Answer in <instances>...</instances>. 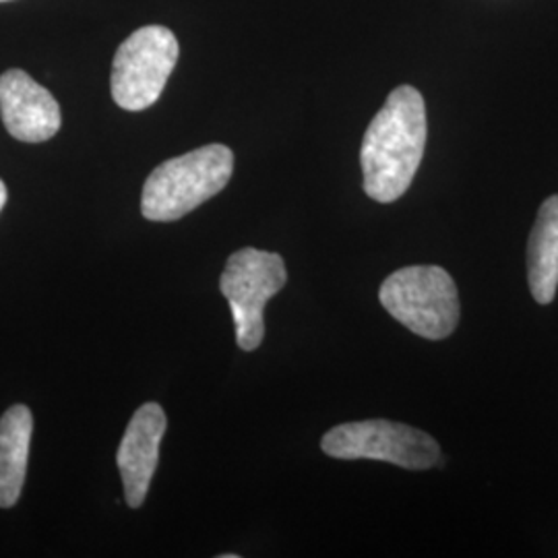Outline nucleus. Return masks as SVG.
<instances>
[{
	"mask_svg": "<svg viewBox=\"0 0 558 558\" xmlns=\"http://www.w3.org/2000/svg\"><path fill=\"white\" fill-rule=\"evenodd\" d=\"M0 114L9 135L23 143L52 140L62 122L59 101L20 69L0 77Z\"/></svg>",
	"mask_w": 558,
	"mask_h": 558,
	"instance_id": "obj_7",
	"label": "nucleus"
},
{
	"mask_svg": "<svg viewBox=\"0 0 558 558\" xmlns=\"http://www.w3.org/2000/svg\"><path fill=\"white\" fill-rule=\"evenodd\" d=\"M34 416L27 405H13L0 418V507L17 505L27 474Z\"/></svg>",
	"mask_w": 558,
	"mask_h": 558,
	"instance_id": "obj_9",
	"label": "nucleus"
},
{
	"mask_svg": "<svg viewBox=\"0 0 558 558\" xmlns=\"http://www.w3.org/2000/svg\"><path fill=\"white\" fill-rule=\"evenodd\" d=\"M168 420L158 403H145L133 414L126 433L120 440V476L124 484V497L131 509H137L147 499L149 484L160 461V442Z\"/></svg>",
	"mask_w": 558,
	"mask_h": 558,
	"instance_id": "obj_8",
	"label": "nucleus"
},
{
	"mask_svg": "<svg viewBox=\"0 0 558 558\" xmlns=\"http://www.w3.org/2000/svg\"><path fill=\"white\" fill-rule=\"evenodd\" d=\"M320 449L333 459H377L403 470H430L440 463V447L428 433L391 420H360L331 428Z\"/></svg>",
	"mask_w": 558,
	"mask_h": 558,
	"instance_id": "obj_5",
	"label": "nucleus"
},
{
	"mask_svg": "<svg viewBox=\"0 0 558 558\" xmlns=\"http://www.w3.org/2000/svg\"><path fill=\"white\" fill-rule=\"evenodd\" d=\"M4 203H7V186H4V182L0 180V211H2Z\"/></svg>",
	"mask_w": 558,
	"mask_h": 558,
	"instance_id": "obj_11",
	"label": "nucleus"
},
{
	"mask_svg": "<svg viewBox=\"0 0 558 558\" xmlns=\"http://www.w3.org/2000/svg\"><path fill=\"white\" fill-rule=\"evenodd\" d=\"M179 40L163 25H145L120 44L110 89L122 110L141 112L160 100L179 62Z\"/></svg>",
	"mask_w": 558,
	"mask_h": 558,
	"instance_id": "obj_4",
	"label": "nucleus"
},
{
	"mask_svg": "<svg viewBox=\"0 0 558 558\" xmlns=\"http://www.w3.org/2000/svg\"><path fill=\"white\" fill-rule=\"evenodd\" d=\"M0 2H9V0H0Z\"/></svg>",
	"mask_w": 558,
	"mask_h": 558,
	"instance_id": "obj_12",
	"label": "nucleus"
},
{
	"mask_svg": "<svg viewBox=\"0 0 558 558\" xmlns=\"http://www.w3.org/2000/svg\"><path fill=\"white\" fill-rule=\"evenodd\" d=\"M286 281V263L276 253L246 246L228 259L220 290L234 317L240 350L253 352L259 348L265 338V304L283 290Z\"/></svg>",
	"mask_w": 558,
	"mask_h": 558,
	"instance_id": "obj_6",
	"label": "nucleus"
},
{
	"mask_svg": "<svg viewBox=\"0 0 558 558\" xmlns=\"http://www.w3.org/2000/svg\"><path fill=\"white\" fill-rule=\"evenodd\" d=\"M385 311L420 338H449L459 323V294L453 278L437 265L401 267L383 281Z\"/></svg>",
	"mask_w": 558,
	"mask_h": 558,
	"instance_id": "obj_3",
	"label": "nucleus"
},
{
	"mask_svg": "<svg viewBox=\"0 0 558 558\" xmlns=\"http://www.w3.org/2000/svg\"><path fill=\"white\" fill-rule=\"evenodd\" d=\"M232 172L234 154L220 143L163 161L145 180L141 214L145 220H180L221 193Z\"/></svg>",
	"mask_w": 558,
	"mask_h": 558,
	"instance_id": "obj_2",
	"label": "nucleus"
},
{
	"mask_svg": "<svg viewBox=\"0 0 558 558\" xmlns=\"http://www.w3.org/2000/svg\"><path fill=\"white\" fill-rule=\"evenodd\" d=\"M428 135L426 104L416 87L399 85L368 124L360 163L364 193L377 203L398 201L412 184Z\"/></svg>",
	"mask_w": 558,
	"mask_h": 558,
	"instance_id": "obj_1",
	"label": "nucleus"
},
{
	"mask_svg": "<svg viewBox=\"0 0 558 558\" xmlns=\"http://www.w3.org/2000/svg\"><path fill=\"white\" fill-rule=\"evenodd\" d=\"M527 281L538 304H550L558 288V195L542 203L527 244Z\"/></svg>",
	"mask_w": 558,
	"mask_h": 558,
	"instance_id": "obj_10",
	"label": "nucleus"
}]
</instances>
